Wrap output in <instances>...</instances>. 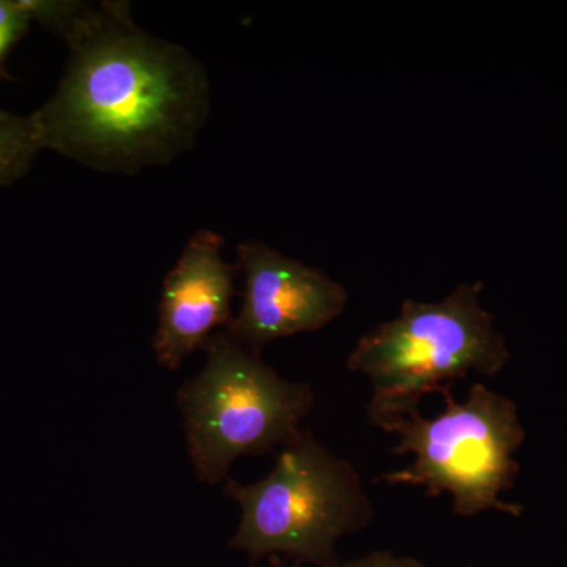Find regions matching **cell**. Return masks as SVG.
I'll return each mask as SVG.
<instances>
[{
  "mask_svg": "<svg viewBox=\"0 0 567 567\" xmlns=\"http://www.w3.org/2000/svg\"><path fill=\"white\" fill-rule=\"evenodd\" d=\"M58 91L31 114L41 151L99 173L136 174L192 151L212 107L199 59L145 32L128 2H82Z\"/></svg>",
  "mask_w": 567,
  "mask_h": 567,
  "instance_id": "cell-1",
  "label": "cell"
},
{
  "mask_svg": "<svg viewBox=\"0 0 567 567\" xmlns=\"http://www.w3.org/2000/svg\"><path fill=\"white\" fill-rule=\"evenodd\" d=\"M481 282L458 284L434 303L405 300L394 319L365 333L347 358L371 382L369 423L385 432L417 412L423 395L442 394L454 380L496 375L509 352L483 306Z\"/></svg>",
  "mask_w": 567,
  "mask_h": 567,
  "instance_id": "cell-2",
  "label": "cell"
},
{
  "mask_svg": "<svg viewBox=\"0 0 567 567\" xmlns=\"http://www.w3.org/2000/svg\"><path fill=\"white\" fill-rule=\"evenodd\" d=\"M224 494L241 507L229 547L252 559L286 555L298 563L338 567L336 544L374 517L361 477L312 432L282 446L270 475L257 483L227 481Z\"/></svg>",
  "mask_w": 567,
  "mask_h": 567,
  "instance_id": "cell-3",
  "label": "cell"
},
{
  "mask_svg": "<svg viewBox=\"0 0 567 567\" xmlns=\"http://www.w3.org/2000/svg\"><path fill=\"white\" fill-rule=\"evenodd\" d=\"M205 352L207 363L181 388L177 402L194 472L216 484L238 457L260 456L300 434L315 393L287 382L227 331L215 333Z\"/></svg>",
  "mask_w": 567,
  "mask_h": 567,
  "instance_id": "cell-4",
  "label": "cell"
},
{
  "mask_svg": "<svg viewBox=\"0 0 567 567\" xmlns=\"http://www.w3.org/2000/svg\"><path fill=\"white\" fill-rule=\"evenodd\" d=\"M446 409L436 417L417 412L395 425L394 454H413V462L380 480L425 488L429 496L450 494L457 516L472 517L496 509L518 514L502 502L518 472L514 453L525 432L517 409L505 395L475 383L464 402L443 391Z\"/></svg>",
  "mask_w": 567,
  "mask_h": 567,
  "instance_id": "cell-5",
  "label": "cell"
},
{
  "mask_svg": "<svg viewBox=\"0 0 567 567\" xmlns=\"http://www.w3.org/2000/svg\"><path fill=\"white\" fill-rule=\"evenodd\" d=\"M244 303L226 328L254 353L276 339L317 331L344 312L349 295L330 276L257 240L237 246Z\"/></svg>",
  "mask_w": 567,
  "mask_h": 567,
  "instance_id": "cell-6",
  "label": "cell"
},
{
  "mask_svg": "<svg viewBox=\"0 0 567 567\" xmlns=\"http://www.w3.org/2000/svg\"><path fill=\"white\" fill-rule=\"evenodd\" d=\"M223 245L221 235L199 230L164 279L152 347L158 363L171 371L233 322L238 265L224 260Z\"/></svg>",
  "mask_w": 567,
  "mask_h": 567,
  "instance_id": "cell-7",
  "label": "cell"
},
{
  "mask_svg": "<svg viewBox=\"0 0 567 567\" xmlns=\"http://www.w3.org/2000/svg\"><path fill=\"white\" fill-rule=\"evenodd\" d=\"M40 152L31 115L21 117L0 107V186L24 177Z\"/></svg>",
  "mask_w": 567,
  "mask_h": 567,
  "instance_id": "cell-8",
  "label": "cell"
},
{
  "mask_svg": "<svg viewBox=\"0 0 567 567\" xmlns=\"http://www.w3.org/2000/svg\"><path fill=\"white\" fill-rule=\"evenodd\" d=\"M33 20L24 0H0V80H9L6 61Z\"/></svg>",
  "mask_w": 567,
  "mask_h": 567,
  "instance_id": "cell-9",
  "label": "cell"
},
{
  "mask_svg": "<svg viewBox=\"0 0 567 567\" xmlns=\"http://www.w3.org/2000/svg\"><path fill=\"white\" fill-rule=\"evenodd\" d=\"M344 567H425L423 563L413 558H398L388 551H374L368 557L347 563Z\"/></svg>",
  "mask_w": 567,
  "mask_h": 567,
  "instance_id": "cell-10",
  "label": "cell"
}]
</instances>
